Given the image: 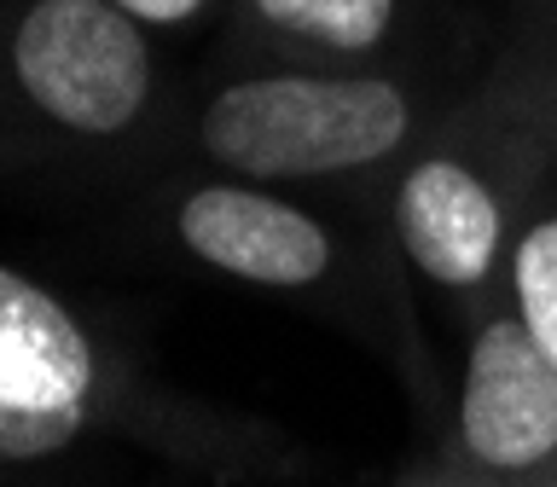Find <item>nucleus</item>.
Wrapping results in <instances>:
<instances>
[{"mask_svg":"<svg viewBox=\"0 0 557 487\" xmlns=\"http://www.w3.org/2000/svg\"><path fill=\"white\" fill-rule=\"evenodd\" d=\"M407 104L389 82H238L209 104L203 146L244 174H331L395 151Z\"/></svg>","mask_w":557,"mask_h":487,"instance_id":"f257e3e1","label":"nucleus"},{"mask_svg":"<svg viewBox=\"0 0 557 487\" xmlns=\"http://www.w3.org/2000/svg\"><path fill=\"white\" fill-rule=\"evenodd\" d=\"M17 82L47 116L82 134H111L146 104V41L104 0H41L17 29Z\"/></svg>","mask_w":557,"mask_h":487,"instance_id":"f03ea898","label":"nucleus"},{"mask_svg":"<svg viewBox=\"0 0 557 487\" xmlns=\"http://www.w3.org/2000/svg\"><path fill=\"white\" fill-rule=\"evenodd\" d=\"M94 348L76 320L0 267V459L59 452L87 417Z\"/></svg>","mask_w":557,"mask_h":487,"instance_id":"7ed1b4c3","label":"nucleus"},{"mask_svg":"<svg viewBox=\"0 0 557 487\" xmlns=\"http://www.w3.org/2000/svg\"><path fill=\"white\" fill-rule=\"evenodd\" d=\"M465 441L482 464L522 470L557 447V360L529 325H487L465 377Z\"/></svg>","mask_w":557,"mask_h":487,"instance_id":"20e7f679","label":"nucleus"},{"mask_svg":"<svg viewBox=\"0 0 557 487\" xmlns=\"http://www.w3.org/2000/svg\"><path fill=\"white\" fill-rule=\"evenodd\" d=\"M181 238L203 261L256 278V285H308L325 273L331 244L302 209L256 198V191L209 186L181 209Z\"/></svg>","mask_w":557,"mask_h":487,"instance_id":"39448f33","label":"nucleus"},{"mask_svg":"<svg viewBox=\"0 0 557 487\" xmlns=\"http://www.w3.org/2000/svg\"><path fill=\"white\" fill-rule=\"evenodd\" d=\"M407 255L442 285H476L499 244V209L459 163H424L407 174L395 203Z\"/></svg>","mask_w":557,"mask_h":487,"instance_id":"423d86ee","label":"nucleus"},{"mask_svg":"<svg viewBox=\"0 0 557 487\" xmlns=\"http://www.w3.org/2000/svg\"><path fill=\"white\" fill-rule=\"evenodd\" d=\"M261 17H273V24H285L296 35H313V41L325 47H372L383 29H389V12L395 0H256Z\"/></svg>","mask_w":557,"mask_h":487,"instance_id":"0eeeda50","label":"nucleus"},{"mask_svg":"<svg viewBox=\"0 0 557 487\" xmlns=\"http://www.w3.org/2000/svg\"><path fill=\"white\" fill-rule=\"evenodd\" d=\"M517 296H522V325L534 342L557 360V221L534 226L517 250Z\"/></svg>","mask_w":557,"mask_h":487,"instance_id":"6e6552de","label":"nucleus"},{"mask_svg":"<svg viewBox=\"0 0 557 487\" xmlns=\"http://www.w3.org/2000/svg\"><path fill=\"white\" fill-rule=\"evenodd\" d=\"M116 7L139 24H181V17L198 12V0H116Z\"/></svg>","mask_w":557,"mask_h":487,"instance_id":"1a4fd4ad","label":"nucleus"}]
</instances>
